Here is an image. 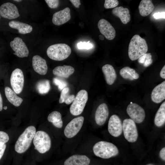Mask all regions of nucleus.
Instances as JSON below:
<instances>
[{"instance_id":"c85d7f7f","label":"nucleus","mask_w":165,"mask_h":165,"mask_svg":"<svg viewBox=\"0 0 165 165\" xmlns=\"http://www.w3.org/2000/svg\"><path fill=\"white\" fill-rule=\"evenodd\" d=\"M69 92V89L68 87H66L62 90L59 100L60 103H65L69 105L72 102L75 98V96L73 94L70 95Z\"/></svg>"},{"instance_id":"473e14b6","label":"nucleus","mask_w":165,"mask_h":165,"mask_svg":"<svg viewBox=\"0 0 165 165\" xmlns=\"http://www.w3.org/2000/svg\"><path fill=\"white\" fill-rule=\"evenodd\" d=\"M90 41H88L87 42H80L77 44L78 49H89L93 47V45L90 43Z\"/></svg>"},{"instance_id":"2f4dec72","label":"nucleus","mask_w":165,"mask_h":165,"mask_svg":"<svg viewBox=\"0 0 165 165\" xmlns=\"http://www.w3.org/2000/svg\"><path fill=\"white\" fill-rule=\"evenodd\" d=\"M9 140L8 134L6 132L0 131V146L7 143Z\"/></svg>"},{"instance_id":"f03ea898","label":"nucleus","mask_w":165,"mask_h":165,"mask_svg":"<svg viewBox=\"0 0 165 165\" xmlns=\"http://www.w3.org/2000/svg\"><path fill=\"white\" fill-rule=\"evenodd\" d=\"M36 132L35 127H28L18 138L15 145V151L19 153L25 152L29 147Z\"/></svg>"},{"instance_id":"7c9ffc66","label":"nucleus","mask_w":165,"mask_h":165,"mask_svg":"<svg viewBox=\"0 0 165 165\" xmlns=\"http://www.w3.org/2000/svg\"><path fill=\"white\" fill-rule=\"evenodd\" d=\"M119 3V1L117 0H105L104 7L107 9H111L117 6Z\"/></svg>"},{"instance_id":"f257e3e1","label":"nucleus","mask_w":165,"mask_h":165,"mask_svg":"<svg viewBox=\"0 0 165 165\" xmlns=\"http://www.w3.org/2000/svg\"><path fill=\"white\" fill-rule=\"evenodd\" d=\"M148 50L145 40L139 35H135L131 38L129 46L128 54L129 58L134 61L146 53Z\"/></svg>"},{"instance_id":"6e6552de","label":"nucleus","mask_w":165,"mask_h":165,"mask_svg":"<svg viewBox=\"0 0 165 165\" xmlns=\"http://www.w3.org/2000/svg\"><path fill=\"white\" fill-rule=\"evenodd\" d=\"M11 86L16 94H19L24 87V78L22 71L17 68L12 72L10 79Z\"/></svg>"},{"instance_id":"2eb2a0df","label":"nucleus","mask_w":165,"mask_h":165,"mask_svg":"<svg viewBox=\"0 0 165 165\" xmlns=\"http://www.w3.org/2000/svg\"><path fill=\"white\" fill-rule=\"evenodd\" d=\"M71 18L70 9L66 7L55 13L53 15L52 21L54 25L60 26L66 23Z\"/></svg>"},{"instance_id":"4c0bfd02","label":"nucleus","mask_w":165,"mask_h":165,"mask_svg":"<svg viewBox=\"0 0 165 165\" xmlns=\"http://www.w3.org/2000/svg\"><path fill=\"white\" fill-rule=\"evenodd\" d=\"M70 2L76 8H79L81 5L80 1L79 0H70Z\"/></svg>"},{"instance_id":"b1692460","label":"nucleus","mask_w":165,"mask_h":165,"mask_svg":"<svg viewBox=\"0 0 165 165\" xmlns=\"http://www.w3.org/2000/svg\"><path fill=\"white\" fill-rule=\"evenodd\" d=\"M6 96L8 101L16 107L20 105L23 100L17 96L16 94L10 87L6 86L5 88Z\"/></svg>"},{"instance_id":"0eeeda50","label":"nucleus","mask_w":165,"mask_h":165,"mask_svg":"<svg viewBox=\"0 0 165 165\" xmlns=\"http://www.w3.org/2000/svg\"><path fill=\"white\" fill-rule=\"evenodd\" d=\"M122 127L125 139L129 142H135L138 138V132L135 122L130 119H126L123 121Z\"/></svg>"},{"instance_id":"ddd939ff","label":"nucleus","mask_w":165,"mask_h":165,"mask_svg":"<svg viewBox=\"0 0 165 165\" xmlns=\"http://www.w3.org/2000/svg\"><path fill=\"white\" fill-rule=\"evenodd\" d=\"M108 130L110 134L114 137H118L121 134L122 124L118 116L113 115L111 116L108 122Z\"/></svg>"},{"instance_id":"5701e85b","label":"nucleus","mask_w":165,"mask_h":165,"mask_svg":"<svg viewBox=\"0 0 165 165\" xmlns=\"http://www.w3.org/2000/svg\"><path fill=\"white\" fill-rule=\"evenodd\" d=\"M9 25L12 28L17 29L19 33L22 34L30 33L33 29L30 25L17 21H11L9 22Z\"/></svg>"},{"instance_id":"49530a36","label":"nucleus","mask_w":165,"mask_h":165,"mask_svg":"<svg viewBox=\"0 0 165 165\" xmlns=\"http://www.w3.org/2000/svg\"><path fill=\"white\" fill-rule=\"evenodd\" d=\"M148 165H152V164H148Z\"/></svg>"},{"instance_id":"4be33fe9","label":"nucleus","mask_w":165,"mask_h":165,"mask_svg":"<svg viewBox=\"0 0 165 165\" xmlns=\"http://www.w3.org/2000/svg\"><path fill=\"white\" fill-rule=\"evenodd\" d=\"M75 71L74 68L69 65H64L56 67L53 71V74L56 76L64 78H68Z\"/></svg>"},{"instance_id":"c9c22d12","label":"nucleus","mask_w":165,"mask_h":165,"mask_svg":"<svg viewBox=\"0 0 165 165\" xmlns=\"http://www.w3.org/2000/svg\"><path fill=\"white\" fill-rule=\"evenodd\" d=\"M152 56L151 53H146V56L143 64L144 66L145 67H148L152 63Z\"/></svg>"},{"instance_id":"ea45409f","label":"nucleus","mask_w":165,"mask_h":165,"mask_svg":"<svg viewBox=\"0 0 165 165\" xmlns=\"http://www.w3.org/2000/svg\"><path fill=\"white\" fill-rule=\"evenodd\" d=\"M160 157L163 160H165V148H162L160 151Z\"/></svg>"},{"instance_id":"6ab92c4d","label":"nucleus","mask_w":165,"mask_h":165,"mask_svg":"<svg viewBox=\"0 0 165 165\" xmlns=\"http://www.w3.org/2000/svg\"><path fill=\"white\" fill-rule=\"evenodd\" d=\"M90 162V159L86 156L75 155L67 159L64 165H89Z\"/></svg>"},{"instance_id":"a878e982","label":"nucleus","mask_w":165,"mask_h":165,"mask_svg":"<svg viewBox=\"0 0 165 165\" xmlns=\"http://www.w3.org/2000/svg\"><path fill=\"white\" fill-rule=\"evenodd\" d=\"M120 75L124 79L132 80L137 79L139 77V75L135 70L129 67H125L120 71Z\"/></svg>"},{"instance_id":"de8ad7c7","label":"nucleus","mask_w":165,"mask_h":165,"mask_svg":"<svg viewBox=\"0 0 165 165\" xmlns=\"http://www.w3.org/2000/svg\"></svg>"},{"instance_id":"bb28decb","label":"nucleus","mask_w":165,"mask_h":165,"mask_svg":"<svg viewBox=\"0 0 165 165\" xmlns=\"http://www.w3.org/2000/svg\"><path fill=\"white\" fill-rule=\"evenodd\" d=\"M165 122V102L160 106L157 111L154 119L155 125L160 127L162 126Z\"/></svg>"},{"instance_id":"412c9836","label":"nucleus","mask_w":165,"mask_h":165,"mask_svg":"<svg viewBox=\"0 0 165 165\" xmlns=\"http://www.w3.org/2000/svg\"><path fill=\"white\" fill-rule=\"evenodd\" d=\"M102 71L104 75L107 83L112 84L117 78V75L113 67L109 64H106L102 67Z\"/></svg>"},{"instance_id":"393cba45","label":"nucleus","mask_w":165,"mask_h":165,"mask_svg":"<svg viewBox=\"0 0 165 165\" xmlns=\"http://www.w3.org/2000/svg\"><path fill=\"white\" fill-rule=\"evenodd\" d=\"M154 8L153 4L150 0H141L138 6L140 14L143 16L149 15L153 11Z\"/></svg>"},{"instance_id":"c756f323","label":"nucleus","mask_w":165,"mask_h":165,"mask_svg":"<svg viewBox=\"0 0 165 165\" xmlns=\"http://www.w3.org/2000/svg\"><path fill=\"white\" fill-rule=\"evenodd\" d=\"M38 91L41 94H46L50 89V85L49 80H47L40 81L36 84Z\"/></svg>"},{"instance_id":"58836bf2","label":"nucleus","mask_w":165,"mask_h":165,"mask_svg":"<svg viewBox=\"0 0 165 165\" xmlns=\"http://www.w3.org/2000/svg\"><path fill=\"white\" fill-rule=\"evenodd\" d=\"M6 147L5 144L0 146V160L3 156Z\"/></svg>"},{"instance_id":"e433bc0d","label":"nucleus","mask_w":165,"mask_h":165,"mask_svg":"<svg viewBox=\"0 0 165 165\" xmlns=\"http://www.w3.org/2000/svg\"><path fill=\"white\" fill-rule=\"evenodd\" d=\"M153 16L156 19H158L160 18L165 19V12L161 13L158 12L154 13L153 15Z\"/></svg>"},{"instance_id":"7ed1b4c3","label":"nucleus","mask_w":165,"mask_h":165,"mask_svg":"<svg viewBox=\"0 0 165 165\" xmlns=\"http://www.w3.org/2000/svg\"><path fill=\"white\" fill-rule=\"evenodd\" d=\"M93 151L97 156L108 159L118 154L119 150L113 144L101 141L96 143L93 147Z\"/></svg>"},{"instance_id":"c03bdc74","label":"nucleus","mask_w":165,"mask_h":165,"mask_svg":"<svg viewBox=\"0 0 165 165\" xmlns=\"http://www.w3.org/2000/svg\"><path fill=\"white\" fill-rule=\"evenodd\" d=\"M14 1H16V2H20L22 1V0H14Z\"/></svg>"},{"instance_id":"4468645a","label":"nucleus","mask_w":165,"mask_h":165,"mask_svg":"<svg viewBox=\"0 0 165 165\" xmlns=\"http://www.w3.org/2000/svg\"><path fill=\"white\" fill-rule=\"evenodd\" d=\"M98 27L100 32L108 40L113 39L116 36L115 29L106 20L102 19L98 23Z\"/></svg>"},{"instance_id":"423d86ee","label":"nucleus","mask_w":165,"mask_h":165,"mask_svg":"<svg viewBox=\"0 0 165 165\" xmlns=\"http://www.w3.org/2000/svg\"><path fill=\"white\" fill-rule=\"evenodd\" d=\"M88 98V93L86 90H82L79 91L70 107L71 114L74 116L80 114L83 111Z\"/></svg>"},{"instance_id":"79ce46f5","label":"nucleus","mask_w":165,"mask_h":165,"mask_svg":"<svg viewBox=\"0 0 165 165\" xmlns=\"http://www.w3.org/2000/svg\"><path fill=\"white\" fill-rule=\"evenodd\" d=\"M3 108V101L1 94L0 93V111H1Z\"/></svg>"},{"instance_id":"dca6fc26","label":"nucleus","mask_w":165,"mask_h":165,"mask_svg":"<svg viewBox=\"0 0 165 165\" xmlns=\"http://www.w3.org/2000/svg\"><path fill=\"white\" fill-rule=\"evenodd\" d=\"M109 115L107 105L104 103L100 105L97 108L95 115V119L97 124L101 126L104 124Z\"/></svg>"},{"instance_id":"39448f33","label":"nucleus","mask_w":165,"mask_h":165,"mask_svg":"<svg viewBox=\"0 0 165 165\" xmlns=\"http://www.w3.org/2000/svg\"><path fill=\"white\" fill-rule=\"evenodd\" d=\"M33 142L35 149L41 153H46L51 148L50 137L46 132L43 131H38L36 132Z\"/></svg>"},{"instance_id":"a211bd4d","label":"nucleus","mask_w":165,"mask_h":165,"mask_svg":"<svg viewBox=\"0 0 165 165\" xmlns=\"http://www.w3.org/2000/svg\"><path fill=\"white\" fill-rule=\"evenodd\" d=\"M152 101L159 103L165 99V81L156 86L153 90L151 95Z\"/></svg>"},{"instance_id":"20e7f679","label":"nucleus","mask_w":165,"mask_h":165,"mask_svg":"<svg viewBox=\"0 0 165 165\" xmlns=\"http://www.w3.org/2000/svg\"><path fill=\"white\" fill-rule=\"evenodd\" d=\"M72 51L70 47L65 43H57L50 46L47 50L48 56L51 59L61 61L68 58Z\"/></svg>"},{"instance_id":"f3484780","label":"nucleus","mask_w":165,"mask_h":165,"mask_svg":"<svg viewBox=\"0 0 165 165\" xmlns=\"http://www.w3.org/2000/svg\"><path fill=\"white\" fill-rule=\"evenodd\" d=\"M32 65L34 71L38 74L42 75L46 74L48 67L46 61L39 56L35 55L33 57Z\"/></svg>"},{"instance_id":"f704fd0d","label":"nucleus","mask_w":165,"mask_h":165,"mask_svg":"<svg viewBox=\"0 0 165 165\" xmlns=\"http://www.w3.org/2000/svg\"><path fill=\"white\" fill-rule=\"evenodd\" d=\"M45 1L49 7L51 9L57 8L59 4V1L58 0H45Z\"/></svg>"},{"instance_id":"aec40b11","label":"nucleus","mask_w":165,"mask_h":165,"mask_svg":"<svg viewBox=\"0 0 165 165\" xmlns=\"http://www.w3.org/2000/svg\"><path fill=\"white\" fill-rule=\"evenodd\" d=\"M112 13L113 15L119 18L122 22L124 24H126L130 20V11L127 8H123L121 6L113 9Z\"/></svg>"},{"instance_id":"f8f14e48","label":"nucleus","mask_w":165,"mask_h":165,"mask_svg":"<svg viewBox=\"0 0 165 165\" xmlns=\"http://www.w3.org/2000/svg\"><path fill=\"white\" fill-rule=\"evenodd\" d=\"M0 15L9 19H15L20 16L17 7L10 2L3 3L0 6Z\"/></svg>"},{"instance_id":"9d476101","label":"nucleus","mask_w":165,"mask_h":165,"mask_svg":"<svg viewBox=\"0 0 165 165\" xmlns=\"http://www.w3.org/2000/svg\"><path fill=\"white\" fill-rule=\"evenodd\" d=\"M127 111L131 119L136 123H141L145 118L144 110L137 104L132 103L129 104L127 107Z\"/></svg>"},{"instance_id":"a18cd8bd","label":"nucleus","mask_w":165,"mask_h":165,"mask_svg":"<svg viewBox=\"0 0 165 165\" xmlns=\"http://www.w3.org/2000/svg\"><path fill=\"white\" fill-rule=\"evenodd\" d=\"M7 108V106H4L3 107V108L5 110Z\"/></svg>"},{"instance_id":"9b49d317","label":"nucleus","mask_w":165,"mask_h":165,"mask_svg":"<svg viewBox=\"0 0 165 165\" xmlns=\"http://www.w3.org/2000/svg\"><path fill=\"white\" fill-rule=\"evenodd\" d=\"M11 47L15 52L13 54L19 57H27L29 54V50L25 43L22 39L16 37L10 43Z\"/></svg>"},{"instance_id":"cd10ccee","label":"nucleus","mask_w":165,"mask_h":165,"mask_svg":"<svg viewBox=\"0 0 165 165\" xmlns=\"http://www.w3.org/2000/svg\"><path fill=\"white\" fill-rule=\"evenodd\" d=\"M48 120L52 123L56 127L61 128L63 126V121L61 114L58 112L54 111L50 113L47 117Z\"/></svg>"},{"instance_id":"1a4fd4ad","label":"nucleus","mask_w":165,"mask_h":165,"mask_svg":"<svg viewBox=\"0 0 165 165\" xmlns=\"http://www.w3.org/2000/svg\"><path fill=\"white\" fill-rule=\"evenodd\" d=\"M84 118L82 116L78 117L72 119L65 127L64 133L68 138H72L79 132L83 125Z\"/></svg>"},{"instance_id":"a19ab883","label":"nucleus","mask_w":165,"mask_h":165,"mask_svg":"<svg viewBox=\"0 0 165 165\" xmlns=\"http://www.w3.org/2000/svg\"><path fill=\"white\" fill-rule=\"evenodd\" d=\"M160 77L163 79H165V66L164 65L161 70L160 73Z\"/></svg>"},{"instance_id":"72a5a7b5","label":"nucleus","mask_w":165,"mask_h":165,"mask_svg":"<svg viewBox=\"0 0 165 165\" xmlns=\"http://www.w3.org/2000/svg\"><path fill=\"white\" fill-rule=\"evenodd\" d=\"M53 81L54 83L58 86V88L60 90H62L64 88L66 87L67 85L63 81L57 78H54Z\"/></svg>"},{"instance_id":"37998d69","label":"nucleus","mask_w":165,"mask_h":165,"mask_svg":"<svg viewBox=\"0 0 165 165\" xmlns=\"http://www.w3.org/2000/svg\"><path fill=\"white\" fill-rule=\"evenodd\" d=\"M99 37V39L101 40H103L104 39V36L102 35H100Z\"/></svg>"}]
</instances>
